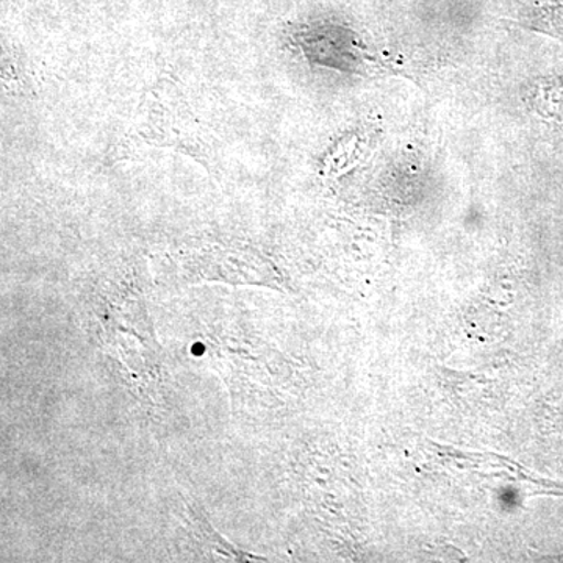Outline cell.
<instances>
[{
  "label": "cell",
  "instance_id": "2",
  "mask_svg": "<svg viewBox=\"0 0 563 563\" xmlns=\"http://www.w3.org/2000/svg\"><path fill=\"white\" fill-rule=\"evenodd\" d=\"M192 265L199 274L206 277L228 280H258L266 279V274L258 265V258L246 250H202L192 258Z\"/></svg>",
  "mask_w": 563,
  "mask_h": 563
},
{
  "label": "cell",
  "instance_id": "1",
  "mask_svg": "<svg viewBox=\"0 0 563 563\" xmlns=\"http://www.w3.org/2000/svg\"><path fill=\"white\" fill-rule=\"evenodd\" d=\"M151 150H172L201 163L211 176H218L217 155L209 132L196 118L179 88L168 80L158 81L144 92L131 128L122 135L114 158L135 161Z\"/></svg>",
  "mask_w": 563,
  "mask_h": 563
}]
</instances>
